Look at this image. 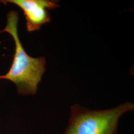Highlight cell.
<instances>
[{"instance_id": "obj_1", "label": "cell", "mask_w": 134, "mask_h": 134, "mask_svg": "<svg viewBox=\"0 0 134 134\" xmlns=\"http://www.w3.org/2000/svg\"><path fill=\"white\" fill-rule=\"evenodd\" d=\"M18 20V13L14 10H10L7 14L5 29L0 31V34L5 32L10 34L15 43L13 63L9 72L5 75H0V79L13 82L19 95H34L46 71V61L44 57H31L26 52L19 36Z\"/></svg>"}, {"instance_id": "obj_2", "label": "cell", "mask_w": 134, "mask_h": 134, "mask_svg": "<svg viewBox=\"0 0 134 134\" xmlns=\"http://www.w3.org/2000/svg\"><path fill=\"white\" fill-rule=\"evenodd\" d=\"M134 109V104L130 102L106 110H90L75 104L71 107L68 124L63 134H118L121 117Z\"/></svg>"}, {"instance_id": "obj_3", "label": "cell", "mask_w": 134, "mask_h": 134, "mask_svg": "<svg viewBox=\"0 0 134 134\" xmlns=\"http://www.w3.org/2000/svg\"><path fill=\"white\" fill-rule=\"evenodd\" d=\"M0 2L14 4L23 10L29 32L39 30L42 25L49 23L51 16L49 10L60 7L57 1L49 0H2Z\"/></svg>"}]
</instances>
